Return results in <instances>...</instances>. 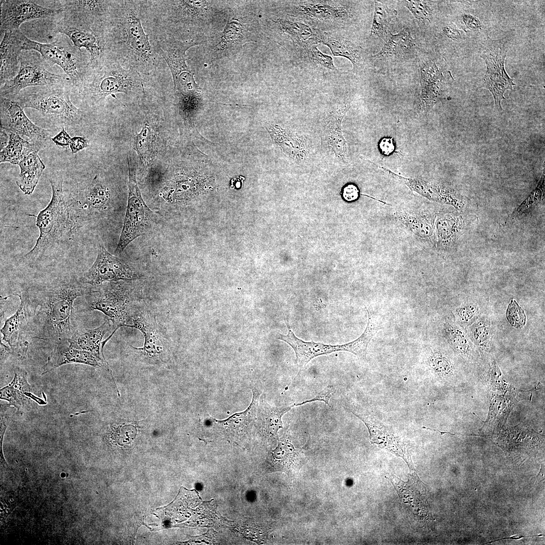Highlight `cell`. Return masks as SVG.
<instances>
[{"instance_id": "obj_45", "label": "cell", "mask_w": 545, "mask_h": 545, "mask_svg": "<svg viewBox=\"0 0 545 545\" xmlns=\"http://www.w3.org/2000/svg\"><path fill=\"white\" fill-rule=\"evenodd\" d=\"M462 21L464 29L478 30L481 29L482 25L478 18L470 14H464L462 16Z\"/></svg>"}, {"instance_id": "obj_24", "label": "cell", "mask_w": 545, "mask_h": 545, "mask_svg": "<svg viewBox=\"0 0 545 545\" xmlns=\"http://www.w3.org/2000/svg\"><path fill=\"white\" fill-rule=\"evenodd\" d=\"M112 321L108 319L96 328L74 332L67 340L69 346L88 351L100 358L105 359L103 354V347L111 336L104 341L103 338L106 333L111 330L112 326H114L112 325Z\"/></svg>"}, {"instance_id": "obj_12", "label": "cell", "mask_w": 545, "mask_h": 545, "mask_svg": "<svg viewBox=\"0 0 545 545\" xmlns=\"http://www.w3.org/2000/svg\"><path fill=\"white\" fill-rule=\"evenodd\" d=\"M129 197L123 230L115 253H121L148 228L152 211L143 201L134 175L130 173Z\"/></svg>"}, {"instance_id": "obj_8", "label": "cell", "mask_w": 545, "mask_h": 545, "mask_svg": "<svg viewBox=\"0 0 545 545\" xmlns=\"http://www.w3.org/2000/svg\"><path fill=\"white\" fill-rule=\"evenodd\" d=\"M508 51L506 41L504 39H488L482 44L480 57L486 64V71L480 85L488 89L493 94L496 107L502 111L501 100L505 99L506 90L512 89L515 85L513 79L510 78L505 69V61Z\"/></svg>"}, {"instance_id": "obj_22", "label": "cell", "mask_w": 545, "mask_h": 545, "mask_svg": "<svg viewBox=\"0 0 545 545\" xmlns=\"http://www.w3.org/2000/svg\"><path fill=\"white\" fill-rule=\"evenodd\" d=\"M388 172L394 177L404 181L412 190L431 200L452 205L456 209L461 211L466 207V200L454 190L436 184L404 178L390 171Z\"/></svg>"}, {"instance_id": "obj_42", "label": "cell", "mask_w": 545, "mask_h": 545, "mask_svg": "<svg viewBox=\"0 0 545 545\" xmlns=\"http://www.w3.org/2000/svg\"><path fill=\"white\" fill-rule=\"evenodd\" d=\"M269 133L271 135L275 141L282 147L284 151L288 154H295L294 146L298 149V146L295 144L294 138L289 137L287 133L283 129L275 126H269Z\"/></svg>"}, {"instance_id": "obj_4", "label": "cell", "mask_w": 545, "mask_h": 545, "mask_svg": "<svg viewBox=\"0 0 545 545\" xmlns=\"http://www.w3.org/2000/svg\"><path fill=\"white\" fill-rule=\"evenodd\" d=\"M142 85L140 74L122 66L111 54L90 62L76 89L82 97L99 103L107 95L118 92L128 93Z\"/></svg>"}, {"instance_id": "obj_43", "label": "cell", "mask_w": 545, "mask_h": 545, "mask_svg": "<svg viewBox=\"0 0 545 545\" xmlns=\"http://www.w3.org/2000/svg\"><path fill=\"white\" fill-rule=\"evenodd\" d=\"M404 2L406 7L417 19L423 21H429L432 10L428 3L429 2L424 1H406Z\"/></svg>"}, {"instance_id": "obj_44", "label": "cell", "mask_w": 545, "mask_h": 545, "mask_svg": "<svg viewBox=\"0 0 545 545\" xmlns=\"http://www.w3.org/2000/svg\"><path fill=\"white\" fill-rule=\"evenodd\" d=\"M313 60L315 63L329 70L337 71L332 57L321 52L315 46H311Z\"/></svg>"}, {"instance_id": "obj_26", "label": "cell", "mask_w": 545, "mask_h": 545, "mask_svg": "<svg viewBox=\"0 0 545 545\" xmlns=\"http://www.w3.org/2000/svg\"><path fill=\"white\" fill-rule=\"evenodd\" d=\"M489 312L487 299L480 295L472 294L460 301L452 313L454 320L465 329L481 316Z\"/></svg>"}, {"instance_id": "obj_5", "label": "cell", "mask_w": 545, "mask_h": 545, "mask_svg": "<svg viewBox=\"0 0 545 545\" xmlns=\"http://www.w3.org/2000/svg\"><path fill=\"white\" fill-rule=\"evenodd\" d=\"M33 87L21 92L15 99L23 108L35 109L46 120L62 127L79 126L85 115L71 99L74 88L70 81Z\"/></svg>"}, {"instance_id": "obj_16", "label": "cell", "mask_w": 545, "mask_h": 545, "mask_svg": "<svg viewBox=\"0 0 545 545\" xmlns=\"http://www.w3.org/2000/svg\"><path fill=\"white\" fill-rule=\"evenodd\" d=\"M61 15L70 19L95 25L107 21L111 14L113 1H53Z\"/></svg>"}, {"instance_id": "obj_50", "label": "cell", "mask_w": 545, "mask_h": 545, "mask_svg": "<svg viewBox=\"0 0 545 545\" xmlns=\"http://www.w3.org/2000/svg\"><path fill=\"white\" fill-rule=\"evenodd\" d=\"M443 32L448 38L453 40H458L461 37L460 30L453 24L446 26L443 28Z\"/></svg>"}, {"instance_id": "obj_48", "label": "cell", "mask_w": 545, "mask_h": 545, "mask_svg": "<svg viewBox=\"0 0 545 545\" xmlns=\"http://www.w3.org/2000/svg\"><path fill=\"white\" fill-rule=\"evenodd\" d=\"M88 141L82 137L75 136L71 138L70 147L73 153H76L88 146Z\"/></svg>"}, {"instance_id": "obj_32", "label": "cell", "mask_w": 545, "mask_h": 545, "mask_svg": "<svg viewBox=\"0 0 545 545\" xmlns=\"http://www.w3.org/2000/svg\"><path fill=\"white\" fill-rule=\"evenodd\" d=\"M391 36L382 49L373 57L380 59H399L409 53L414 46L409 29L404 28Z\"/></svg>"}, {"instance_id": "obj_36", "label": "cell", "mask_w": 545, "mask_h": 545, "mask_svg": "<svg viewBox=\"0 0 545 545\" xmlns=\"http://www.w3.org/2000/svg\"><path fill=\"white\" fill-rule=\"evenodd\" d=\"M9 140L7 146L1 150V163L8 162L13 165H18L25 155L36 149L40 150L17 133L9 132Z\"/></svg>"}, {"instance_id": "obj_40", "label": "cell", "mask_w": 545, "mask_h": 545, "mask_svg": "<svg viewBox=\"0 0 545 545\" xmlns=\"http://www.w3.org/2000/svg\"><path fill=\"white\" fill-rule=\"evenodd\" d=\"M285 32L299 43H305L313 40L314 34L311 28L302 23L289 21H281Z\"/></svg>"}, {"instance_id": "obj_29", "label": "cell", "mask_w": 545, "mask_h": 545, "mask_svg": "<svg viewBox=\"0 0 545 545\" xmlns=\"http://www.w3.org/2000/svg\"><path fill=\"white\" fill-rule=\"evenodd\" d=\"M310 403V400L293 404L289 406L274 407L269 405L264 397L259 398L257 407V422L263 433L268 437H275L278 430L283 428L282 416L293 407Z\"/></svg>"}, {"instance_id": "obj_47", "label": "cell", "mask_w": 545, "mask_h": 545, "mask_svg": "<svg viewBox=\"0 0 545 545\" xmlns=\"http://www.w3.org/2000/svg\"><path fill=\"white\" fill-rule=\"evenodd\" d=\"M71 138L64 127H63L60 133L51 138V140L58 146L67 147L70 145Z\"/></svg>"}, {"instance_id": "obj_13", "label": "cell", "mask_w": 545, "mask_h": 545, "mask_svg": "<svg viewBox=\"0 0 545 545\" xmlns=\"http://www.w3.org/2000/svg\"><path fill=\"white\" fill-rule=\"evenodd\" d=\"M36 1L1 0V35L19 30L24 22L37 19L53 18L60 14V8L39 5Z\"/></svg>"}, {"instance_id": "obj_37", "label": "cell", "mask_w": 545, "mask_h": 545, "mask_svg": "<svg viewBox=\"0 0 545 545\" xmlns=\"http://www.w3.org/2000/svg\"><path fill=\"white\" fill-rule=\"evenodd\" d=\"M400 221L417 235L422 238H432L434 234L433 219L430 215H418L408 213H400Z\"/></svg>"}, {"instance_id": "obj_15", "label": "cell", "mask_w": 545, "mask_h": 545, "mask_svg": "<svg viewBox=\"0 0 545 545\" xmlns=\"http://www.w3.org/2000/svg\"><path fill=\"white\" fill-rule=\"evenodd\" d=\"M99 294L90 303V310H98L106 315L115 328L126 326L129 317L130 295L114 284L97 291Z\"/></svg>"}, {"instance_id": "obj_7", "label": "cell", "mask_w": 545, "mask_h": 545, "mask_svg": "<svg viewBox=\"0 0 545 545\" xmlns=\"http://www.w3.org/2000/svg\"><path fill=\"white\" fill-rule=\"evenodd\" d=\"M17 74L1 86V96L15 100L21 91L29 87L51 85L70 81L65 75L52 73L44 67V61L38 52L23 50L19 56Z\"/></svg>"}, {"instance_id": "obj_25", "label": "cell", "mask_w": 545, "mask_h": 545, "mask_svg": "<svg viewBox=\"0 0 545 545\" xmlns=\"http://www.w3.org/2000/svg\"><path fill=\"white\" fill-rule=\"evenodd\" d=\"M490 312L483 314L465 330L480 357L486 358L495 347L497 328Z\"/></svg>"}, {"instance_id": "obj_6", "label": "cell", "mask_w": 545, "mask_h": 545, "mask_svg": "<svg viewBox=\"0 0 545 545\" xmlns=\"http://www.w3.org/2000/svg\"><path fill=\"white\" fill-rule=\"evenodd\" d=\"M68 38L63 36L51 43H41L24 35L23 49L36 51L49 66L57 65L60 67L76 89L81 83L90 59L85 51L75 46Z\"/></svg>"}, {"instance_id": "obj_9", "label": "cell", "mask_w": 545, "mask_h": 545, "mask_svg": "<svg viewBox=\"0 0 545 545\" xmlns=\"http://www.w3.org/2000/svg\"><path fill=\"white\" fill-rule=\"evenodd\" d=\"M285 323L288 331V334H279L277 338L285 342L293 348L296 356L295 362L300 368L318 356L338 351L349 352L359 358L364 359L366 358L368 345L375 335L371 329L366 328L363 333L352 342L342 345H325L314 342H305L298 338L288 322L285 321Z\"/></svg>"}, {"instance_id": "obj_3", "label": "cell", "mask_w": 545, "mask_h": 545, "mask_svg": "<svg viewBox=\"0 0 545 545\" xmlns=\"http://www.w3.org/2000/svg\"><path fill=\"white\" fill-rule=\"evenodd\" d=\"M49 182L51 198L36 216V225L39 235L33 247L25 255L26 258H38L59 248L71 239L78 226L79 209L65 194L63 177L53 175Z\"/></svg>"}, {"instance_id": "obj_30", "label": "cell", "mask_w": 545, "mask_h": 545, "mask_svg": "<svg viewBox=\"0 0 545 545\" xmlns=\"http://www.w3.org/2000/svg\"><path fill=\"white\" fill-rule=\"evenodd\" d=\"M435 224L438 244L444 249L450 248L455 244L465 226L463 215L456 212L440 214Z\"/></svg>"}, {"instance_id": "obj_14", "label": "cell", "mask_w": 545, "mask_h": 545, "mask_svg": "<svg viewBox=\"0 0 545 545\" xmlns=\"http://www.w3.org/2000/svg\"><path fill=\"white\" fill-rule=\"evenodd\" d=\"M136 274L123 261L110 254L100 245L97 257L84 274L83 281L90 286H99L105 282L133 280Z\"/></svg>"}, {"instance_id": "obj_20", "label": "cell", "mask_w": 545, "mask_h": 545, "mask_svg": "<svg viewBox=\"0 0 545 545\" xmlns=\"http://www.w3.org/2000/svg\"><path fill=\"white\" fill-rule=\"evenodd\" d=\"M20 305L12 316L7 318L1 329L2 339L9 346L11 352L23 356L27 351L28 342L24 335L28 325V311L24 300L20 297Z\"/></svg>"}, {"instance_id": "obj_35", "label": "cell", "mask_w": 545, "mask_h": 545, "mask_svg": "<svg viewBox=\"0 0 545 545\" xmlns=\"http://www.w3.org/2000/svg\"><path fill=\"white\" fill-rule=\"evenodd\" d=\"M297 12L317 19H333L345 20L350 17L351 12L347 7H334L325 3H307L297 7Z\"/></svg>"}, {"instance_id": "obj_27", "label": "cell", "mask_w": 545, "mask_h": 545, "mask_svg": "<svg viewBox=\"0 0 545 545\" xmlns=\"http://www.w3.org/2000/svg\"><path fill=\"white\" fill-rule=\"evenodd\" d=\"M421 102L423 108L431 107L441 95L444 77L433 62L426 63L421 69Z\"/></svg>"}, {"instance_id": "obj_46", "label": "cell", "mask_w": 545, "mask_h": 545, "mask_svg": "<svg viewBox=\"0 0 545 545\" xmlns=\"http://www.w3.org/2000/svg\"><path fill=\"white\" fill-rule=\"evenodd\" d=\"M342 196L347 201L356 200L359 195L358 187L353 184H349L345 186L342 190Z\"/></svg>"}, {"instance_id": "obj_10", "label": "cell", "mask_w": 545, "mask_h": 545, "mask_svg": "<svg viewBox=\"0 0 545 545\" xmlns=\"http://www.w3.org/2000/svg\"><path fill=\"white\" fill-rule=\"evenodd\" d=\"M52 26L53 32L66 35L76 47L84 48L89 54L90 62L110 53L106 45V22L90 25L59 15L53 18Z\"/></svg>"}, {"instance_id": "obj_39", "label": "cell", "mask_w": 545, "mask_h": 545, "mask_svg": "<svg viewBox=\"0 0 545 545\" xmlns=\"http://www.w3.org/2000/svg\"><path fill=\"white\" fill-rule=\"evenodd\" d=\"M391 16L386 6L378 1L375 2V10L370 37H381L386 33Z\"/></svg>"}, {"instance_id": "obj_31", "label": "cell", "mask_w": 545, "mask_h": 545, "mask_svg": "<svg viewBox=\"0 0 545 545\" xmlns=\"http://www.w3.org/2000/svg\"><path fill=\"white\" fill-rule=\"evenodd\" d=\"M27 379V373L22 369H14V377L12 381L0 390V398L9 402L8 406H13L18 411H22L26 405L28 397L33 396Z\"/></svg>"}, {"instance_id": "obj_17", "label": "cell", "mask_w": 545, "mask_h": 545, "mask_svg": "<svg viewBox=\"0 0 545 545\" xmlns=\"http://www.w3.org/2000/svg\"><path fill=\"white\" fill-rule=\"evenodd\" d=\"M133 324L126 326L134 328L143 335L144 345L141 348H133L143 355L153 359L163 360L165 357V339L160 331L156 317L150 311L143 310L132 318Z\"/></svg>"}, {"instance_id": "obj_21", "label": "cell", "mask_w": 545, "mask_h": 545, "mask_svg": "<svg viewBox=\"0 0 545 545\" xmlns=\"http://www.w3.org/2000/svg\"><path fill=\"white\" fill-rule=\"evenodd\" d=\"M24 35L20 29L4 35L1 43V86L14 78L19 70V58L23 50Z\"/></svg>"}, {"instance_id": "obj_1", "label": "cell", "mask_w": 545, "mask_h": 545, "mask_svg": "<svg viewBox=\"0 0 545 545\" xmlns=\"http://www.w3.org/2000/svg\"><path fill=\"white\" fill-rule=\"evenodd\" d=\"M83 280L59 278L31 294H16L33 311L35 338L53 341L56 345L67 341L73 334L71 322L76 298L96 293Z\"/></svg>"}, {"instance_id": "obj_51", "label": "cell", "mask_w": 545, "mask_h": 545, "mask_svg": "<svg viewBox=\"0 0 545 545\" xmlns=\"http://www.w3.org/2000/svg\"><path fill=\"white\" fill-rule=\"evenodd\" d=\"M9 140V132L1 128V150L5 147Z\"/></svg>"}, {"instance_id": "obj_18", "label": "cell", "mask_w": 545, "mask_h": 545, "mask_svg": "<svg viewBox=\"0 0 545 545\" xmlns=\"http://www.w3.org/2000/svg\"><path fill=\"white\" fill-rule=\"evenodd\" d=\"M64 341L56 345L47 362L42 367L41 374H44L65 364L80 363L94 367L105 368L110 373L107 362L88 351L71 347Z\"/></svg>"}, {"instance_id": "obj_49", "label": "cell", "mask_w": 545, "mask_h": 545, "mask_svg": "<svg viewBox=\"0 0 545 545\" xmlns=\"http://www.w3.org/2000/svg\"><path fill=\"white\" fill-rule=\"evenodd\" d=\"M379 147L382 152L385 155H389L395 149L393 140L390 138L383 139L379 142Z\"/></svg>"}, {"instance_id": "obj_19", "label": "cell", "mask_w": 545, "mask_h": 545, "mask_svg": "<svg viewBox=\"0 0 545 545\" xmlns=\"http://www.w3.org/2000/svg\"><path fill=\"white\" fill-rule=\"evenodd\" d=\"M442 336L453 352L466 363H476L480 359V354L470 339L466 330L458 324L453 317H447L443 321Z\"/></svg>"}, {"instance_id": "obj_33", "label": "cell", "mask_w": 545, "mask_h": 545, "mask_svg": "<svg viewBox=\"0 0 545 545\" xmlns=\"http://www.w3.org/2000/svg\"><path fill=\"white\" fill-rule=\"evenodd\" d=\"M318 41L328 46L334 56L344 57L352 63L353 67H357L361 59L360 49L355 44L344 38L334 36L326 33L316 32Z\"/></svg>"}, {"instance_id": "obj_38", "label": "cell", "mask_w": 545, "mask_h": 545, "mask_svg": "<svg viewBox=\"0 0 545 545\" xmlns=\"http://www.w3.org/2000/svg\"><path fill=\"white\" fill-rule=\"evenodd\" d=\"M108 200L107 188L95 178L86 189L84 204L89 207L99 209L102 207Z\"/></svg>"}, {"instance_id": "obj_23", "label": "cell", "mask_w": 545, "mask_h": 545, "mask_svg": "<svg viewBox=\"0 0 545 545\" xmlns=\"http://www.w3.org/2000/svg\"><path fill=\"white\" fill-rule=\"evenodd\" d=\"M156 52L167 63L172 72L174 82L186 72H190L186 65L185 54L186 50L195 45L193 42H182L168 34L162 36L157 42Z\"/></svg>"}, {"instance_id": "obj_52", "label": "cell", "mask_w": 545, "mask_h": 545, "mask_svg": "<svg viewBox=\"0 0 545 545\" xmlns=\"http://www.w3.org/2000/svg\"><path fill=\"white\" fill-rule=\"evenodd\" d=\"M544 536V535L542 534H539L533 535H529V536H523V535H513V536H512L511 537H504V538H500V539H498L497 540H493V541H489V542H487L486 543H493V542H496V541H499V540H504V539H513V540H518V539H521L522 538H524V537H534V536Z\"/></svg>"}, {"instance_id": "obj_34", "label": "cell", "mask_w": 545, "mask_h": 545, "mask_svg": "<svg viewBox=\"0 0 545 545\" xmlns=\"http://www.w3.org/2000/svg\"><path fill=\"white\" fill-rule=\"evenodd\" d=\"M426 363L433 374L442 380L453 379L456 374L457 368L453 357L441 349L433 348L429 351Z\"/></svg>"}, {"instance_id": "obj_41", "label": "cell", "mask_w": 545, "mask_h": 545, "mask_svg": "<svg viewBox=\"0 0 545 545\" xmlns=\"http://www.w3.org/2000/svg\"><path fill=\"white\" fill-rule=\"evenodd\" d=\"M541 185L539 186L538 185L531 194L513 212L507 220L514 219L517 216L527 214L535 209L542 197V193L541 187L542 185Z\"/></svg>"}, {"instance_id": "obj_11", "label": "cell", "mask_w": 545, "mask_h": 545, "mask_svg": "<svg viewBox=\"0 0 545 545\" xmlns=\"http://www.w3.org/2000/svg\"><path fill=\"white\" fill-rule=\"evenodd\" d=\"M1 128L27 137L39 149L51 139L50 131L34 124L16 100L0 96Z\"/></svg>"}, {"instance_id": "obj_28", "label": "cell", "mask_w": 545, "mask_h": 545, "mask_svg": "<svg viewBox=\"0 0 545 545\" xmlns=\"http://www.w3.org/2000/svg\"><path fill=\"white\" fill-rule=\"evenodd\" d=\"M36 149L26 155L18 165L20 173L16 180V184L25 194L30 195L34 190L45 166L39 157Z\"/></svg>"}, {"instance_id": "obj_2", "label": "cell", "mask_w": 545, "mask_h": 545, "mask_svg": "<svg viewBox=\"0 0 545 545\" xmlns=\"http://www.w3.org/2000/svg\"><path fill=\"white\" fill-rule=\"evenodd\" d=\"M141 1H113L106 22L107 48L124 68L149 75L159 64L141 24Z\"/></svg>"}]
</instances>
